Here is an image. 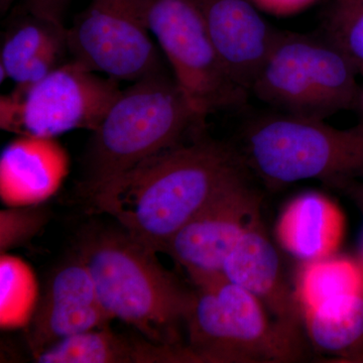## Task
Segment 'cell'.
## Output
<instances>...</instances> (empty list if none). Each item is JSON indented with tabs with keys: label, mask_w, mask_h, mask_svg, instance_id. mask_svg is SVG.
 Returning <instances> with one entry per match:
<instances>
[{
	"label": "cell",
	"mask_w": 363,
	"mask_h": 363,
	"mask_svg": "<svg viewBox=\"0 0 363 363\" xmlns=\"http://www.w3.org/2000/svg\"><path fill=\"white\" fill-rule=\"evenodd\" d=\"M245 166L224 143H181L106 182L88 200L150 252H164L179 229L245 176Z\"/></svg>",
	"instance_id": "cell-1"
},
{
	"label": "cell",
	"mask_w": 363,
	"mask_h": 363,
	"mask_svg": "<svg viewBox=\"0 0 363 363\" xmlns=\"http://www.w3.org/2000/svg\"><path fill=\"white\" fill-rule=\"evenodd\" d=\"M77 253L87 267L98 297L112 319L135 327L150 342L179 346L194 292L160 264L121 227H91Z\"/></svg>",
	"instance_id": "cell-2"
},
{
	"label": "cell",
	"mask_w": 363,
	"mask_h": 363,
	"mask_svg": "<svg viewBox=\"0 0 363 363\" xmlns=\"http://www.w3.org/2000/svg\"><path fill=\"white\" fill-rule=\"evenodd\" d=\"M202 123L175 79L166 72L135 81L121 90L92 131L79 192L88 199L106 182L183 143L188 131Z\"/></svg>",
	"instance_id": "cell-3"
},
{
	"label": "cell",
	"mask_w": 363,
	"mask_h": 363,
	"mask_svg": "<svg viewBox=\"0 0 363 363\" xmlns=\"http://www.w3.org/2000/svg\"><path fill=\"white\" fill-rule=\"evenodd\" d=\"M242 157L269 185L363 180V121L341 130L281 112L262 116L245 130Z\"/></svg>",
	"instance_id": "cell-4"
},
{
	"label": "cell",
	"mask_w": 363,
	"mask_h": 363,
	"mask_svg": "<svg viewBox=\"0 0 363 363\" xmlns=\"http://www.w3.org/2000/svg\"><path fill=\"white\" fill-rule=\"evenodd\" d=\"M357 75L326 38L281 32L250 93L281 113L325 121L357 108Z\"/></svg>",
	"instance_id": "cell-5"
},
{
	"label": "cell",
	"mask_w": 363,
	"mask_h": 363,
	"mask_svg": "<svg viewBox=\"0 0 363 363\" xmlns=\"http://www.w3.org/2000/svg\"><path fill=\"white\" fill-rule=\"evenodd\" d=\"M185 325L190 362L281 360L295 352L297 336L272 321L259 298L225 279L194 291Z\"/></svg>",
	"instance_id": "cell-6"
},
{
	"label": "cell",
	"mask_w": 363,
	"mask_h": 363,
	"mask_svg": "<svg viewBox=\"0 0 363 363\" xmlns=\"http://www.w3.org/2000/svg\"><path fill=\"white\" fill-rule=\"evenodd\" d=\"M121 92L116 79L72 59L23 92L2 95L0 126L18 135L56 138L76 130L94 131Z\"/></svg>",
	"instance_id": "cell-7"
},
{
	"label": "cell",
	"mask_w": 363,
	"mask_h": 363,
	"mask_svg": "<svg viewBox=\"0 0 363 363\" xmlns=\"http://www.w3.org/2000/svg\"><path fill=\"white\" fill-rule=\"evenodd\" d=\"M149 26L177 84L203 121L245 104L250 93L226 73L198 0H152Z\"/></svg>",
	"instance_id": "cell-8"
},
{
	"label": "cell",
	"mask_w": 363,
	"mask_h": 363,
	"mask_svg": "<svg viewBox=\"0 0 363 363\" xmlns=\"http://www.w3.org/2000/svg\"><path fill=\"white\" fill-rule=\"evenodd\" d=\"M152 0H91L68 28L69 54L90 70L135 82L164 72L149 26Z\"/></svg>",
	"instance_id": "cell-9"
},
{
	"label": "cell",
	"mask_w": 363,
	"mask_h": 363,
	"mask_svg": "<svg viewBox=\"0 0 363 363\" xmlns=\"http://www.w3.org/2000/svg\"><path fill=\"white\" fill-rule=\"evenodd\" d=\"M260 199L247 176L234 182L169 240L164 252L188 272L197 288L224 279V262L259 221Z\"/></svg>",
	"instance_id": "cell-10"
},
{
	"label": "cell",
	"mask_w": 363,
	"mask_h": 363,
	"mask_svg": "<svg viewBox=\"0 0 363 363\" xmlns=\"http://www.w3.org/2000/svg\"><path fill=\"white\" fill-rule=\"evenodd\" d=\"M112 320L100 302L87 267L76 252L48 279L26 328L28 347L35 358L62 339L108 327Z\"/></svg>",
	"instance_id": "cell-11"
},
{
	"label": "cell",
	"mask_w": 363,
	"mask_h": 363,
	"mask_svg": "<svg viewBox=\"0 0 363 363\" xmlns=\"http://www.w3.org/2000/svg\"><path fill=\"white\" fill-rule=\"evenodd\" d=\"M208 33L231 80L250 93L281 30L259 13L252 0H198Z\"/></svg>",
	"instance_id": "cell-12"
},
{
	"label": "cell",
	"mask_w": 363,
	"mask_h": 363,
	"mask_svg": "<svg viewBox=\"0 0 363 363\" xmlns=\"http://www.w3.org/2000/svg\"><path fill=\"white\" fill-rule=\"evenodd\" d=\"M70 157L56 138L21 135L0 157V198L6 207L44 204L70 173Z\"/></svg>",
	"instance_id": "cell-13"
},
{
	"label": "cell",
	"mask_w": 363,
	"mask_h": 363,
	"mask_svg": "<svg viewBox=\"0 0 363 363\" xmlns=\"http://www.w3.org/2000/svg\"><path fill=\"white\" fill-rule=\"evenodd\" d=\"M224 279L252 294L286 331L297 335L295 303L289 294L278 250L260 221L241 236L222 269Z\"/></svg>",
	"instance_id": "cell-14"
},
{
	"label": "cell",
	"mask_w": 363,
	"mask_h": 363,
	"mask_svg": "<svg viewBox=\"0 0 363 363\" xmlns=\"http://www.w3.org/2000/svg\"><path fill=\"white\" fill-rule=\"evenodd\" d=\"M67 52L68 28L63 23L26 11L9 26L2 40L0 81L11 79L14 90L23 92L65 63Z\"/></svg>",
	"instance_id": "cell-15"
},
{
	"label": "cell",
	"mask_w": 363,
	"mask_h": 363,
	"mask_svg": "<svg viewBox=\"0 0 363 363\" xmlns=\"http://www.w3.org/2000/svg\"><path fill=\"white\" fill-rule=\"evenodd\" d=\"M277 233L281 245L297 259L304 262L326 259L340 242L342 215L326 196L305 193L286 206Z\"/></svg>",
	"instance_id": "cell-16"
},
{
	"label": "cell",
	"mask_w": 363,
	"mask_h": 363,
	"mask_svg": "<svg viewBox=\"0 0 363 363\" xmlns=\"http://www.w3.org/2000/svg\"><path fill=\"white\" fill-rule=\"evenodd\" d=\"M35 359L40 363L168 362L169 351L166 345L130 340L104 327L62 339Z\"/></svg>",
	"instance_id": "cell-17"
},
{
	"label": "cell",
	"mask_w": 363,
	"mask_h": 363,
	"mask_svg": "<svg viewBox=\"0 0 363 363\" xmlns=\"http://www.w3.org/2000/svg\"><path fill=\"white\" fill-rule=\"evenodd\" d=\"M303 313L313 343L326 352H343L363 335V298L358 293Z\"/></svg>",
	"instance_id": "cell-18"
},
{
	"label": "cell",
	"mask_w": 363,
	"mask_h": 363,
	"mask_svg": "<svg viewBox=\"0 0 363 363\" xmlns=\"http://www.w3.org/2000/svg\"><path fill=\"white\" fill-rule=\"evenodd\" d=\"M40 298L39 281L32 267L9 253L0 257V327L2 330L28 328Z\"/></svg>",
	"instance_id": "cell-19"
},
{
	"label": "cell",
	"mask_w": 363,
	"mask_h": 363,
	"mask_svg": "<svg viewBox=\"0 0 363 363\" xmlns=\"http://www.w3.org/2000/svg\"><path fill=\"white\" fill-rule=\"evenodd\" d=\"M357 278L352 266L342 259L306 262L298 281V301L303 312L345 296L357 294Z\"/></svg>",
	"instance_id": "cell-20"
},
{
	"label": "cell",
	"mask_w": 363,
	"mask_h": 363,
	"mask_svg": "<svg viewBox=\"0 0 363 363\" xmlns=\"http://www.w3.org/2000/svg\"><path fill=\"white\" fill-rule=\"evenodd\" d=\"M324 38L363 75V0H331L324 18Z\"/></svg>",
	"instance_id": "cell-21"
},
{
	"label": "cell",
	"mask_w": 363,
	"mask_h": 363,
	"mask_svg": "<svg viewBox=\"0 0 363 363\" xmlns=\"http://www.w3.org/2000/svg\"><path fill=\"white\" fill-rule=\"evenodd\" d=\"M47 209L43 204L7 207L0 212V250L9 252L21 247L37 235L48 221Z\"/></svg>",
	"instance_id": "cell-22"
},
{
	"label": "cell",
	"mask_w": 363,
	"mask_h": 363,
	"mask_svg": "<svg viewBox=\"0 0 363 363\" xmlns=\"http://www.w3.org/2000/svg\"><path fill=\"white\" fill-rule=\"evenodd\" d=\"M260 11L272 16H290L302 13L317 0H252Z\"/></svg>",
	"instance_id": "cell-23"
},
{
	"label": "cell",
	"mask_w": 363,
	"mask_h": 363,
	"mask_svg": "<svg viewBox=\"0 0 363 363\" xmlns=\"http://www.w3.org/2000/svg\"><path fill=\"white\" fill-rule=\"evenodd\" d=\"M69 1L70 0H26V9L42 18L62 23Z\"/></svg>",
	"instance_id": "cell-24"
},
{
	"label": "cell",
	"mask_w": 363,
	"mask_h": 363,
	"mask_svg": "<svg viewBox=\"0 0 363 363\" xmlns=\"http://www.w3.org/2000/svg\"><path fill=\"white\" fill-rule=\"evenodd\" d=\"M357 109L359 112L360 121H363V86H360L359 96H358V101Z\"/></svg>",
	"instance_id": "cell-25"
}]
</instances>
